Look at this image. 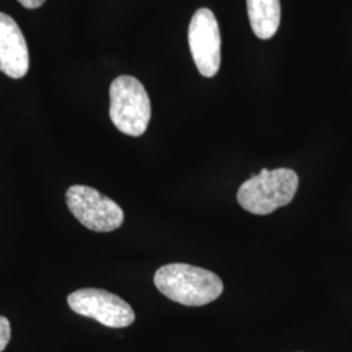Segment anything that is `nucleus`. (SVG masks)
I'll return each instance as SVG.
<instances>
[{
	"instance_id": "1",
	"label": "nucleus",
	"mask_w": 352,
	"mask_h": 352,
	"mask_svg": "<svg viewBox=\"0 0 352 352\" xmlns=\"http://www.w3.org/2000/svg\"><path fill=\"white\" fill-rule=\"evenodd\" d=\"M154 285L173 302L187 307H202L217 300L223 282L215 273L193 265H164L154 274Z\"/></svg>"
},
{
	"instance_id": "2",
	"label": "nucleus",
	"mask_w": 352,
	"mask_h": 352,
	"mask_svg": "<svg viewBox=\"0 0 352 352\" xmlns=\"http://www.w3.org/2000/svg\"><path fill=\"white\" fill-rule=\"evenodd\" d=\"M299 188V176L291 168L269 171L263 168L240 186L238 202L240 206L256 215H267L289 205Z\"/></svg>"
},
{
	"instance_id": "3",
	"label": "nucleus",
	"mask_w": 352,
	"mask_h": 352,
	"mask_svg": "<svg viewBox=\"0 0 352 352\" xmlns=\"http://www.w3.org/2000/svg\"><path fill=\"white\" fill-rule=\"evenodd\" d=\"M149 96L144 85L132 76H119L110 87V118L122 133L139 138L151 122Z\"/></svg>"
},
{
	"instance_id": "4",
	"label": "nucleus",
	"mask_w": 352,
	"mask_h": 352,
	"mask_svg": "<svg viewBox=\"0 0 352 352\" xmlns=\"http://www.w3.org/2000/svg\"><path fill=\"white\" fill-rule=\"evenodd\" d=\"M65 202L76 219L91 231L111 232L124 222L123 209L91 187H69L65 193Z\"/></svg>"
},
{
	"instance_id": "5",
	"label": "nucleus",
	"mask_w": 352,
	"mask_h": 352,
	"mask_svg": "<svg viewBox=\"0 0 352 352\" xmlns=\"http://www.w3.org/2000/svg\"><path fill=\"white\" fill-rule=\"evenodd\" d=\"M68 305L77 315L113 329L129 327L136 318L135 311L126 300L106 289H77L69 294Z\"/></svg>"
},
{
	"instance_id": "6",
	"label": "nucleus",
	"mask_w": 352,
	"mask_h": 352,
	"mask_svg": "<svg viewBox=\"0 0 352 352\" xmlns=\"http://www.w3.org/2000/svg\"><path fill=\"white\" fill-rule=\"evenodd\" d=\"M189 49L199 72L205 77L217 75L221 67V30L214 13L197 10L189 24Z\"/></svg>"
},
{
	"instance_id": "7",
	"label": "nucleus",
	"mask_w": 352,
	"mask_h": 352,
	"mask_svg": "<svg viewBox=\"0 0 352 352\" xmlns=\"http://www.w3.org/2000/svg\"><path fill=\"white\" fill-rule=\"evenodd\" d=\"M29 69L25 37L12 17L0 12V71L12 78H21Z\"/></svg>"
},
{
	"instance_id": "8",
	"label": "nucleus",
	"mask_w": 352,
	"mask_h": 352,
	"mask_svg": "<svg viewBox=\"0 0 352 352\" xmlns=\"http://www.w3.org/2000/svg\"><path fill=\"white\" fill-rule=\"evenodd\" d=\"M248 17L253 33L260 39H269L280 24L279 0H247Z\"/></svg>"
},
{
	"instance_id": "9",
	"label": "nucleus",
	"mask_w": 352,
	"mask_h": 352,
	"mask_svg": "<svg viewBox=\"0 0 352 352\" xmlns=\"http://www.w3.org/2000/svg\"><path fill=\"white\" fill-rule=\"evenodd\" d=\"M11 340V324L10 321L0 316V352L4 351Z\"/></svg>"
},
{
	"instance_id": "10",
	"label": "nucleus",
	"mask_w": 352,
	"mask_h": 352,
	"mask_svg": "<svg viewBox=\"0 0 352 352\" xmlns=\"http://www.w3.org/2000/svg\"><path fill=\"white\" fill-rule=\"evenodd\" d=\"M17 1L28 10H36L38 7H41L46 0H17Z\"/></svg>"
}]
</instances>
